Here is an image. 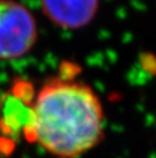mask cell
Instances as JSON below:
<instances>
[{
	"label": "cell",
	"instance_id": "6da1fadb",
	"mask_svg": "<svg viewBox=\"0 0 156 158\" xmlns=\"http://www.w3.org/2000/svg\"><path fill=\"white\" fill-rule=\"evenodd\" d=\"M26 131L31 141L48 154L79 158L103 138V105L87 83L54 77L38 89Z\"/></svg>",
	"mask_w": 156,
	"mask_h": 158
},
{
	"label": "cell",
	"instance_id": "7a4b0ae2",
	"mask_svg": "<svg viewBox=\"0 0 156 158\" xmlns=\"http://www.w3.org/2000/svg\"><path fill=\"white\" fill-rule=\"evenodd\" d=\"M38 40L33 12L17 0H0V60H15L32 51Z\"/></svg>",
	"mask_w": 156,
	"mask_h": 158
},
{
	"label": "cell",
	"instance_id": "3957f363",
	"mask_svg": "<svg viewBox=\"0 0 156 158\" xmlns=\"http://www.w3.org/2000/svg\"><path fill=\"white\" fill-rule=\"evenodd\" d=\"M101 0H39L43 15L63 30H81L96 17Z\"/></svg>",
	"mask_w": 156,
	"mask_h": 158
}]
</instances>
